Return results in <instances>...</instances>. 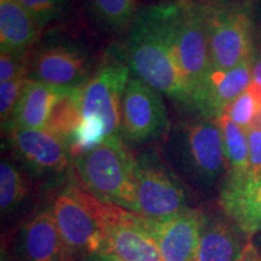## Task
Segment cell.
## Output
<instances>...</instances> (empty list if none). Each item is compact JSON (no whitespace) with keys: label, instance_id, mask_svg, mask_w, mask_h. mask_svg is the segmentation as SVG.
I'll list each match as a JSON object with an SVG mask.
<instances>
[{"label":"cell","instance_id":"obj_1","mask_svg":"<svg viewBox=\"0 0 261 261\" xmlns=\"http://www.w3.org/2000/svg\"><path fill=\"white\" fill-rule=\"evenodd\" d=\"M123 51L136 77L175 102L190 104V87L175 46L172 2L139 10Z\"/></svg>","mask_w":261,"mask_h":261},{"label":"cell","instance_id":"obj_2","mask_svg":"<svg viewBox=\"0 0 261 261\" xmlns=\"http://www.w3.org/2000/svg\"><path fill=\"white\" fill-rule=\"evenodd\" d=\"M129 79L130 69L123 48H110L81 89L83 117L68 140L73 158L108 138L122 137V98Z\"/></svg>","mask_w":261,"mask_h":261},{"label":"cell","instance_id":"obj_3","mask_svg":"<svg viewBox=\"0 0 261 261\" xmlns=\"http://www.w3.org/2000/svg\"><path fill=\"white\" fill-rule=\"evenodd\" d=\"M73 175L99 201L137 213V156L122 137L73 158Z\"/></svg>","mask_w":261,"mask_h":261},{"label":"cell","instance_id":"obj_4","mask_svg":"<svg viewBox=\"0 0 261 261\" xmlns=\"http://www.w3.org/2000/svg\"><path fill=\"white\" fill-rule=\"evenodd\" d=\"M50 208L75 261L102 250L108 230L121 210L91 195L74 175L55 195Z\"/></svg>","mask_w":261,"mask_h":261},{"label":"cell","instance_id":"obj_5","mask_svg":"<svg viewBox=\"0 0 261 261\" xmlns=\"http://www.w3.org/2000/svg\"><path fill=\"white\" fill-rule=\"evenodd\" d=\"M254 21L250 3L208 4L211 68L227 70L253 58Z\"/></svg>","mask_w":261,"mask_h":261},{"label":"cell","instance_id":"obj_6","mask_svg":"<svg viewBox=\"0 0 261 261\" xmlns=\"http://www.w3.org/2000/svg\"><path fill=\"white\" fill-rule=\"evenodd\" d=\"M175 143L179 167L197 185L213 187L227 171L223 135L214 120L203 119L185 125Z\"/></svg>","mask_w":261,"mask_h":261},{"label":"cell","instance_id":"obj_7","mask_svg":"<svg viewBox=\"0 0 261 261\" xmlns=\"http://www.w3.org/2000/svg\"><path fill=\"white\" fill-rule=\"evenodd\" d=\"M137 214L152 221L174 217L188 207L184 185L152 154L137 156Z\"/></svg>","mask_w":261,"mask_h":261},{"label":"cell","instance_id":"obj_8","mask_svg":"<svg viewBox=\"0 0 261 261\" xmlns=\"http://www.w3.org/2000/svg\"><path fill=\"white\" fill-rule=\"evenodd\" d=\"M172 3L175 46L192 94L211 69L208 4L195 0H172Z\"/></svg>","mask_w":261,"mask_h":261},{"label":"cell","instance_id":"obj_9","mask_svg":"<svg viewBox=\"0 0 261 261\" xmlns=\"http://www.w3.org/2000/svg\"><path fill=\"white\" fill-rule=\"evenodd\" d=\"M92 67L90 54L83 45L69 39H54L35 50L28 76L58 89H81L92 76Z\"/></svg>","mask_w":261,"mask_h":261},{"label":"cell","instance_id":"obj_10","mask_svg":"<svg viewBox=\"0 0 261 261\" xmlns=\"http://www.w3.org/2000/svg\"><path fill=\"white\" fill-rule=\"evenodd\" d=\"M8 139L14 156L33 177L57 180L73 168L68 143L45 128L11 129Z\"/></svg>","mask_w":261,"mask_h":261},{"label":"cell","instance_id":"obj_11","mask_svg":"<svg viewBox=\"0 0 261 261\" xmlns=\"http://www.w3.org/2000/svg\"><path fill=\"white\" fill-rule=\"evenodd\" d=\"M168 130V113L162 93L138 77H130L122 98V138L143 143L161 138Z\"/></svg>","mask_w":261,"mask_h":261},{"label":"cell","instance_id":"obj_12","mask_svg":"<svg viewBox=\"0 0 261 261\" xmlns=\"http://www.w3.org/2000/svg\"><path fill=\"white\" fill-rule=\"evenodd\" d=\"M252 84V60L232 69L211 68L192 91L190 106L203 119L218 120L227 107Z\"/></svg>","mask_w":261,"mask_h":261},{"label":"cell","instance_id":"obj_13","mask_svg":"<svg viewBox=\"0 0 261 261\" xmlns=\"http://www.w3.org/2000/svg\"><path fill=\"white\" fill-rule=\"evenodd\" d=\"M14 257L15 261H75L50 205L33 214L19 227L14 242Z\"/></svg>","mask_w":261,"mask_h":261},{"label":"cell","instance_id":"obj_14","mask_svg":"<svg viewBox=\"0 0 261 261\" xmlns=\"http://www.w3.org/2000/svg\"><path fill=\"white\" fill-rule=\"evenodd\" d=\"M100 252L122 261H165L148 219L123 208L108 230Z\"/></svg>","mask_w":261,"mask_h":261},{"label":"cell","instance_id":"obj_15","mask_svg":"<svg viewBox=\"0 0 261 261\" xmlns=\"http://www.w3.org/2000/svg\"><path fill=\"white\" fill-rule=\"evenodd\" d=\"M203 221L204 213L187 208L169 219H148V227L159 244L163 260L195 261Z\"/></svg>","mask_w":261,"mask_h":261},{"label":"cell","instance_id":"obj_16","mask_svg":"<svg viewBox=\"0 0 261 261\" xmlns=\"http://www.w3.org/2000/svg\"><path fill=\"white\" fill-rule=\"evenodd\" d=\"M220 207L248 236L261 231V177L225 179Z\"/></svg>","mask_w":261,"mask_h":261},{"label":"cell","instance_id":"obj_17","mask_svg":"<svg viewBox=\"0 0 261 261\" xmlns=\"http://www.w3.org/2000/svg\"><path fill=\"white\" fill-rule=\"evenodd\" d=\"M250 240L232 220L204 214L195 261H241Z\"/></svg>","mask_w":261,"mask_h":261},{"label":"cell","instance_id":"obj_18","mask_svg":"<svg viewBox=\"0 0 261 261\" xmlns=\"http://www.w3.org/2000/svg\"><path fill=\"white\" fill-rule=\"evenodd\" d=\"M42 27L16 0H0V51L28 54Z\"/></svg>","mask_w":261,"mask_h":261},{"label":"cell","instance_id":"obj_19","mask_svg":"<svg viewBox=\"0 0 261 261\" xmlns=\"http://www.w3.org/2000/svg\"><path fill=\"white\" fill-rule=\"evenodd\" d=\"M58 87L29 77L5 132L16 128H44Z\"/></svg>","mask_w":261,"mask_h":261},{"label":"cell","instance_id":"obj_20","mask_svg":"<svg viewBox=\"0 0 261 261\" xmlns=\"http://www.w3.org/2000/svg\"><path fill=\"white\" fill-rule=\"evenodd\" d=\"M83 89V87H81ZM81 89H58L57 96L48 114L44 128L68 143L70 136L80 125L81 117Z\"/></svg>","mask_w":261,"mask_h":261},{"label":"cell","instance_id":"obj_21","mask_svg":"<svg viewBox=\"0 0 261 261\" xmlns=\"http://www.w3.org/2000/svg\"><path fill=\"white\" fill-rule=\"evenodd\" d=\"M215 121L223 135L227 162L226 178H247L249 175V143L247 132L237 126L226 114H223Z\"/></svg>","mask_w":261,"mask_h":261},{"label":"cell","instance_id":"obj_22","mask_svg":"<svg viewBox=\"0 0 261 261\" xmlns=\"http://www.w3.org/2000/svg\"><path fill=\"white\" fill-rule=\"evenodd\" d=\"M31 184L18 165L3 159L0 163V211L2 218H9L27 200Z\"/></svg>","mask_w":261,"mask_h":261},{"label":"cell","instance_id":"obj_23","mask_svg":"<svg viewBox=\"0 0 261 261\" xmlns=\"http://www.w3.org/2000/svg\"><path fill=\"white\" fill-rule=\"evenodd\" d=\"M90 6L98 22L113 31L130 27L138 14L137 0H90Z\"/></svg>","mask_w":261,"mask_h":261},{"label":"cell","instance_id":"obj_24","mask_svg":"<svg viewBox=\"0 0 261 261\" xmlns=\"http://www.w3.org/2000/svg\"><path fill=\"white\" fill-rule=\"evenodd\" d=\"M224 114L244 132H248L261 114V87L250 84V86L227 107Z\"/></svg>","mask_w":261,"mask_h":261},{"label":"cell","instance_id":"obj_25","mask_svg":"<svg viewBox=\"0 0 261 261\" xmlns=\"http://www.w3.org/2000/svg\"><path fill=\"white\" fill-rule=\"evenodd\" d=\"M28 79V74H24L12 80L0 83V120L3 130L6 129L11 121Z\"/></svg>","mask_w":261,"mask_h":261},{"label":"cell","instance_id":"obj_26","mask_svg":"<svg viewBox=\"0 0 261 261\" xmlns=\"http://www.w3.org/2000/svg\"><path fill=\"white\" fill-rule=\"evenodd\" d=\"M27 10L41 27L63 14L68 0H16Z\"/></svg>","mask_w":261,"mask_h":261},{"label":"cell","instance_id":"obj_27","mask_svg":"<svg viewBox=\"0 0 261 261\" xmlns=\"http://www.w3.org/2000/svg\"><path fill=\"white\" fill-rule=\"evenodd\" d=\"M29 73L28 54L0 52V83Z\"/></svg>","mask_w":261,"mask_h":261},{"label":"cell","instance_id":"obj_28","mask_svg":"<svg viewBox=\"0 0 261 261\" xmlns=\"http://www.w3.org/2000/svg\"><path fill=\"white\" fill-rule=\"evenodd\" d=\"M249 143V177H261V128H252L247 132Z\"/></svg>","mask_w":261,"mask_h":261},{"label":"cell","instance_id":"obj_29","mask_svg":"<svg viewBox=\"0 0 261 261\" xmlns=\"http://www.w3.org/2000/svg\"><path fill=\"white\" fill-rule=\"evenodd\" d=\"M252 83L261 87V50H255L252 58Z\"/></svg>","mask_w":261,"mask_h":261},{"label":"cell","instance_id":"obj_30","mask_svg":"<svg viewBox=\"0 0 261 261\" xmlns=\"http://www.w3.org/2000/svg\"><path fill=\"white\" fill-rule=\"evenodd\" d=\"M241 261H261V253L259 249L254 246V243L250 241L248 244L246 250H244L243 257Z\"/></svg>","mask_w":261,"mask_h":261},{"label":"cell","instance_id":"obj_31","mask_svg":"<svg viewBox=\"0 0 261 261\" xmlns=\"http://www.w3.org/2000/svg\"><path fill=\"white\" fill-rule=\"evenodd\" d=\"M83 261H122V260H119L117 257L109 255V254L99 252V253L93 254V255L85 257Z\"/></svg>","mask_w":261,"mask_h":261},{"label":"cell","instance_id":"obj_32","mask_svg":"<svg viewBox=\"0 0 261 261\" xmlns=\"http://www.w3.org/2000/svg\"><path fill=\"white\" fill-rule=\"evenodd\" d=\"M212 2H217V3H224V2H230V0H212Z\"/></svg>","mask_w":261,"mask_h":261},{"label":"cell","instance_id":"obj_33","mask_svg":"<svg viewBox=\"0 0 261 261\" xmlns=\"http://www.w3.org/2000/svg\"><path fill=\"white\" fill-rule=\"evenodd\" d=\"M259 252H260V250H259ZM260 253H261V252H260Z\"/></svg>","mask_w":261,"mask_h":261}]
</instances>
